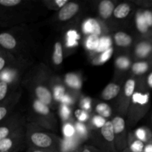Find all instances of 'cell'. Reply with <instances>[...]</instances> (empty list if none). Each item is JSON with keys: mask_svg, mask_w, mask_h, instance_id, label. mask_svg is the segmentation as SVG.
<instances>
[{"mask_svg": "<svg viewBox=\"0 0 152 152\" xmlns=\"http://www.w3.org/2000/svg\"><path fill=\"white\" fill-rule=\"evenodd\" d=\"M53 74V71L43 62L35 63L25 74L22 86L27 89L30 96L56 111L59 105L55 101L50 90V80Z\"/></svg>", "mask_w": 152, "mask_h": 152, "instance_id": "cell-1", "label": "cell"}, {"mask_svg": "<svg viewBox=\"0 0 152 152\" xmlns=\"http://www.w3.org/2000/svg\"><path fill=\"white\" fill-rule=\"evenodd\" d=\"M0 45L13 53L18 60L35 63L33 56L36 52V42L32 33L25 25L2 31L0 34Z\"/></svg>", "mask_w": 152, "mask_h": 152, "instance_id": "cell-2", "label": "cell"}, {"mask_svg": "<svg viewBox=\"0 0 152 152\" xmlns=\"http://www.w3.org/2000/svg\"><path fill=\"white\" fill-rule=\"evenodd\" d=\"M28 123H32L56 134L59 129V117L48 105L30 96L25 108Z\"/></svg>", "mask_w": 152, "mask_h": 152, "instance_id": "cell-3", "label": "cell"}, {"mask_svg": "<svg viewBox=\"0 0 152 152\" xmlns=\"http://www.w3.org/2000/svg\"><path fill=\"white\" fill-rule=\"evenodd\" d=\"M27 148H38L50 152H59L62 138L32 123L26 125Z\"/></svg>", "mask_w": 152, "mask_h": 152, "instance_id": "cell-4", "label": "cell"}, {"mask_svg": "<svg viewBox=\"0 0 152 152\" xmlns=\"http://www.w3.org/2000/svg\"><path fill=\"white\" fill-rule=\"evenodd\" d=\"M150 104L149 89L143 77H138L136 90L134 93L126 116L127 127L136 126L146 114Z\"/></svg>", "mask_w": 152, "mask_h": 152, "instance_id": "cell-5", "label": "cell"}, {"mask_svg": "<svg viewBox=\"0 0 152 152\" xmlns=\"http://www.w3.org/2000/svg\"><path fill=\"white\" fill-rule=\"evenodd\" d=\"M89 140L91 142V145L103 152H117L111 120H108L105 126L99 130L91 132Z\"/></svg>", "mask_w": 152, "mask_h": 152, "instance_id": "cell-6", "label": "cell"}, {"mask_svg": "<svg viewBox=\"0 0 152 152\" xmlns=\"http://www.w3.org/2000/svg\"><path fill=\"white\" fill-rule=\"evenodd\" d=\"M137 83L138 77L129 76V77L126 79L121 91L115 101V111L117 115L126 118L128 110L134 93L136 90Z\"/></svg>", "mask_w": 152, "mask_h": 152, "instance_id": "cell-7", "label": "cell"}, {"mask_svg": "<svg viewBox=\"0 0 152 152\" xmlns=\"http://www.w3.org/2000/svg\"><path fill=\"white\" fill-rule=\"evenodd\" d=\"M27 116L25 109H17L0 122V140L13 132L26 126Z\"/></svg>", "mask_w": 152, "mask_h": 152, "instance_id": "cell-8", "label": "cell"}, {"mask_svg": "<svg viewBox=\"0 0 152 152\" xmlns=\"http://www.w3.org/2000/svg\"><path fill=\"white\" fill-rule=\"evenodd\" d=\"M26 126L0 140V151L21 152L26 150Z\"/></svg>", "mask_w": 152, "mask_h": 152, "instance_id": "cell-9", "label": "cell"}, {"mask_svg": "<svg viewBox=\"0 0 152 152\" xmlns=\"http://www.w3.org/2000/svg\"><path fill=\"white\" fill-rule=\"evenodd\" d=\"M111 122L114 127L117 152H122L128 147L129 131L127 129L126 118L120 115H115L111 119Z\"/></svg>", "mask_w": 152, "mask_h": 152, "instance_id": "cell-10", "label": "cell"}, {"mask_svg": "<svg viewBox=\"0 0 152 152\" xmlns=\"http://www.w3.org/2000/svg\"><path fill=\"white\" fill-rule=\"evenodd\" d=\"M24 88L22 86L9 94L8 96L0 102V122L17 110V105L20 102Z\"/></svg>", "mask_w": 152, "mask_h": 152, "instance_id": "cell-11", "label": "cell"}, {"mask_svg": "<svg viewBox=\"0 0 152 152\" xmlns=\"http://www.w3.org/2000/svg\"><path fill=\"white\" fill-rule=\"evenodd\" d=\"M131 56L134 62L151 59L152 37H139L137 39Z\"/></svg>", "mask_w": 152, "mask_h": 152, "instance_id": "cell-12", "label": "cell"}, {"mask_svg": "<svg viewBox=\"0 0 152 152\" xmlns=\"http://www.w3.org/2000/svg\"><path fill=\"white\" fill-rule=\"evenodd\" d=\"M112 42L114 49L119 50L118 54H131L135 42L133 36L123 31H117L112 34Z\"/></svg>", "mask_w": 152, "mask_h": 152, "instance_id": "cell-13", "label": "cell"}, {"mask_svg": "<svg viewBox=\"0 0 152 152\" xmlns=\"http://www.w3.org/2000/svg\"><path fill=\"white\" fill-rule=\"evenodd\" d=\"M81 10V4L77 1H68L62 8H61L56 13L55 16V21L59 23H66L69 22L77 15Z\"/></svg>", "mask_w": 152, "mask_h": 152, "instance_id": "cell-14", "label": "cell"}, {"mask_svg": "<svg viewBox=\"0 0 152 152\" xmlns=\"http://www.w3.org/2000/svg\"><path fill=\"white\" fill-rule=\"evenodd\" d=\"M107 24L99 19H88L83 25V31L86 35H94L103 37L107 35L108 27Z\"/></svg>", "mask_w": 152, "mask_h": 152, "instance_id": "cell-15", "label": "cell"}, {"mask_svg": "<svg viewBox=\"0 0 152 152\" xmlns=\"http://www.w3.org/2000/svg\"><path fill=\"white\" fill-rule=\"evenodd\" d=\"M117 1L114 0H102L98 3V19L105 24L113 19V13L117 6Z\"/></svg>", "mask_w": 152, "mask_h": 152, "instance_id": "cell-16", "label": "cell"}, {"mask_svg": "<svg viewBox=\"0 0 152 152\" xmlns=\"http://www.w3.org/2000/svg\"><path fill=\"white\" fill-rule=\"evenodd\" d=\"M50 90L56 103L59 105L64 95L66 94L67 87L64 83L62 77L53 74L50 80Z\"/></svg>", "mask_w": 152, "mask_h": 152, "instance_id": "cell-17", "label": "cell"}, {"mask_svg": "<svg viewBox=\"0 0 152 152\" xmlns=\"http://www.w3.org/2000/svg\"><path fill=\"white\" fill-rule=\"evenodd\" d=\"M152 71V59L148 60L135 61L133 62L129 76L135 77H145Z\"/></svg>", "mask_w": 152, "mask_h": 152, "instance_id": "cell-18", "label": "cell"}, {"mask_svg": "<svg viewBox=\"0 0 152 152\" xmlns=\"http://www.w3.org/2000/svg\"><path fill=\"white\" fill-rule=\"evenodd\" d=\"M64 83L68 90L81 92L83 86V77L79 72H70L62 77Z\"/></svg>", "mask_w": 152, "mask_h": 152, "instance_id": "cell-19", "label": "cell"}, {"mask_svg": "<svg viewBox=\"0 0 152 152\" xmlns=\"http://www.w3.org/2000/svg\"><path fill=\"white\" fill-rule=\"evenodd\" d=\"M137 7L132 1L130 2H120L117 4L113 13L114 19L118 21H123L131 16Z\"/></svg>", "mask_w": 152, "mask_h": 152, "instance_id": "cell-20", "label": "cell"}, {"mask_svg": "<svg viewBox=\"0 0 152 152\" xmlns=\"http://www.w3.org/2000/svg\"><path fill=\"white\" fill-rule=\"evenodd\" d=\"M133 62L131 54H126V53L117 54L114 62L115 72L117 73L119 75L124 74L125 73H128L129 74Z\"/></svg>", "mask_w": 152, "mask_h": 152, "instance_id": "cell-21", "label": "cell"}, {"mask_svg": "<svg viewBox=\"0 0 152 152\" xmlns=\"http://www.w3.org/2000/svg\"><path fill=\"white\" fill-rule=\"evenodd\" d=\"M123 83L111 82L108 83L101 92V99L104 101H110L117 99L121 91Z\"/></svg>", "mask_w": 152, "mask_h": 152, "instance_id": "cell-22", "label": "cell"}, {"mask_svg": "<svg viewBox=\"0 0 152 152\" xmlns=\"http://www.w3.org/2000/svg\"><path fill=\"white\" fill-rule=\"evenodd\" d=\"M18 61L13 53L1 48H0V72L16 65Z\"/></svg>", "mask_w": 152, "mask_h": 152, "instance_id": "cell-23", "label": "cell"}, {"mask_svg": "<svg viewBox=\"0 0 152 152\" xmlns=\"http://www.w3.org/2000/svg\"><path fill=\"white\" fill-rule=\"evenodd\" d=\"M64 59L63 45L60 39L55 42L53 46V51L51 55V61L53 65L56 68L62 66Z\"/></svg>", "mask_w": 152, "mask_h": 152, "instance_id": "cell-24", "label": "cell"}, {"mask_svg": "<svg viewBox=\"0 0 152 152\" xmlns=\"http://www.w3.org/2000/svg\"><path fill=\"white\" fill-rule=\"evenodd\" d=\"M94 114H98L104 118L109 120V119H112V116L114 114L112 108L109 104L105 102H95L94 101Z\"/></svg>", "mask_w": 152, "mask_h": 152, "instance_id": "cell-25", "label": "cell"}, {"mask_svg": "<svg viewBox=\"0 0 152 152\" xmlns=\"http://www.w3.org/2000/svg\"><path fill=\"white\" fill-rule=\"evenodd\" d=\"M57 116L62 123L66 122H71L75 120L74 112L73 111V107L64 103L59 104L57 108Z\"/></svg>", "mask_w": 152, "mask_h": 152, "instance_id": "cell-26", "label": "cell"}, {"mask_svg": "<svg viewBox=\"0 0 152 152\" xmlns=\"http://www.w3.org/2000/svg\"><path fill=\"white\" fill-rule=\"evenodd\" d=\"M75 129H76V137L83 142L86 143L89 140L90 138L91 131L86 123H81L75 120Z\"/></svg>", "mask_w": 152, "mask_h": 152, "instance_id": "cell-27", "label": "cell"}, {"mask_svg": "<svg viewBox=\"0 0 152 152\" xmlns=\"http://www.w3.org/2000/svg\"><path fill=\"white\" fill-rule=\"evenodd\" d=\"M101 42V37L94 34L86 35L83 41V45L88 52H94L99 49Z\"/></svg>", "mask_w": 152, "mask_h": 152, "instance_id": "cell-28", "label": "cell"}, {"mask_svg": "<svg viewBox=\"0 0 152 152\" xmlns=\"http://www.w3.org/2000/svg\"><path fill=\"white\" fill-rule=\"evenodd\" d=\"M134 22L137 31L140 33L141 34H142V37H147L146 34L149 31L150 28L148 26L146 22H145L142 11H140V10L136 11L134 16Z\"/></svg>", "mask_w": 152, "mask_h": 152, "instance_id": "cell-29", "label": "cell"}, {"mask_svg": "<svg viewBox=\"0 0 152 152\" xmlns=\"http://www.w3.org/2000/svg\"><path fill=\"white\" fill-rule=\"evenodd\" d=\"M145 143L135 137L133 132L129 131L127 148L132 152H144Z\"/></svg>", "mask_w": 152, "mask_h": 152, "instance_id": "cell-30", "label": "cell"}, {"mask_svg": "<svg viewBox=\"0 0 152 152\" xmlns=\"http://www.w3.org/2000/svg\"><path fill=\"white\" fill-rule=\"evenodd\" d=\"M114 50L115 49H114V46H111V48L104 51L99 52L97 54L93 55L91 59L92 64L94 65H100L105 63L112 56Z\"/></svg>", "mask_w": 152, "mask_h": 152, "instance_id": "cell-31", "label": "cell"}, {"mask_svg": "<svg viewBox=\"0 0 152 152\" xmlns=\"http://www.w3.org/2000/svg\"><path fill=\"white\" fill-rule=\"evenodd\" d=\"M108 120H107V119L93 113L87 125L91 132H92V131L99 130L101 128L103 127L105 123L108 122Z\"/></svg>", "mask_w": 152, "mask_h": 152, "instance_id": "cell-32", "label": "cell"}, {"mask_svg": "<svg viewBox=\"0 0 152 152\" xmlns=\"http://www.w3.org/2000/svg\"><path fill=\"white\" fill-rule=\"evenodd\" d=\"M132 132H133L135 137L140 140L143 142L144 143H147L152 140V132L145 126L138 127L137 129L132 131Z\"/></svg>", "mask_w": 152, "mask_h": 152, "instance_id": "cell-33", "label": "cell"}, {"mask_svg": "<svg viewBox=\"0 0 152 152\" xmlns=\"http://www.w3.org/2000/svg\"><path fill=\"white\" fill-rule=\"evenodd\" d=\"M68 1V0H43L41 1V2L43 7L46 9L56 11L57 13Z\"/></svg>", "mask_w": 152, "mask_h": 152, "instance_id": "cell-34", "label": "cell"}, {"mask_svg": "<svg viewBox=\"0 0 152 152\" xmlns=\"http://www.w3.org/2000/svg\"><path fill=\"white\" fill-rule=\"evenodd\" d=\"M62 132L64 138H71L75 136V120L62 123Z\"/></svg>", "mask_w": 152, "mask_h": 152, "instance_id": "cell-35", "label": "cell"}, {"mask_svg": "<svg viewBox=\"0 0 152 152\" xmlns=\"http://www.w3.org/2000/svg\"><path fill=\"white\" fill-rule=\"evenodd\" d=\"M94 100H93L91 98L84 96L83 94L81 96V97H80L78 105L80 106V108L84 110V111H88V112L91 113V114H93L92 111H94Z\"/></svg>", "mask_w": 152, "mask_h": 152, "instance_id": "cell-36", "label": "cell"}, {"mask_svg": "<svg viewBox=\"0 0 152 152\" xmlns=\"http://www.w3.org/2000/svg\"><path fill=\"white\" fill-rule=\"evenodd\" d=\"M91 115L92 114L86 111H84V110L81 109V108H78V109H77L74 111V118H75V120L81 122V123H86V124L90 120Z\"/></svg>", "mask_w": 152, "mask_h": 152, "instance_id": "cell-37", "label": "cell"}, {"mask_svg": "<svg viewBox=\"0 0 152 152\" xmlns=\"http://www.w3.org/2000/svg\"><path fill=\"white\" fill-rule=\"evenodd\" d=\"M10 93V85L7 81L0 80V102H2Z\"/></svg>", "mask_w": 152, "mask_h": 152, "instance_id": "cell-38", "label": "cell"}, {"mask_svg": "<svg viewBox=\"0 0 152 152\" xmlns=\"http://www.w3.org/2000/svg\"><path fill=\"white\" fill-rule=\"evenodd\" d=\"M80 152H103L99 149L96 147L94 146V145H91V144L85 143L80 147Z\"/></svg>", "mask_w": 152, "mask_h": 152, "instance_id": "cell-39", "label": "cell"}, {"mask_svg": "<svg viewBox=\"0 0 152 152\" xmlns=\"http://www.w3.org/2000/svg\"><path fill=\"white\" fill-rule=\"evenodd\" d=\"M22 0H0V5L4 7H11L19 4Z\"/></svg>", "mask_w": 152, "mask_h": 152, "instance_id": "cell-40", "label": "cell"}, {"mask_svg": "<svg viewBox=\"0 0 152 152\" xmlns=\"http://www.w3.org/2000/svg\"><path fill=\"white\" fill-rule=\"evenodd\" d=\"M142 13H143L144 18H145L147 25H148V26L149 27V28H151L152 27V12L148 10H142Z\"/></svg>", "mask_w": 152, "mask_h": 152, "instance_id": "cell-41", "label": "cell"}, {"mask_svg": "<svg viewBox=\"0 0 152 152\" xmlns=\"http://www.w3.org/2000/svg\"><path fill=\"white\" fill-rule=\"evenodd\" d=\"M144 80L147 88L149 90H152V71H150L145 77H144Z\"/></svg>", "mask_w": 152, "mask_h": 152, "instance_id": "cell-42", "label": "cell"}, {"mask_svg": "<svg viewBox=\"0 0 152 152\" xmlns=\"http://www.w3.org/2000/svg\"><path fill=\"white\" fill-rule=\"evenodd\" d=\"M144 152H152V140L147 143H145Z\"/></svg>", "mask_w": 152, "mask_h": 152, "instance_id": "cell-43", "label": "cell"}, {"mask_svg": "<svg viewBox=\"0 0 152 152\" xmlns=\"http://www.w3.org/2000/svg\"><path fill=\"white\" fill-rule=\"evenodd\" d=\"M25 151H26V152H50L48 151H45V150H42V149H38V148H31V147H28Z\"/></svg>", "mask_w": 152, "mask_h": 152, "instance_id": "cell-44", "label": "cell"}, {"mask_svg": "<svg viewBox=\"0 0 152 152\" xmlns=\"http://www.w3.org/2000/svg\"><path fill=\"white\" fill-rule=\"evenodd\" d=\"M122 152H132V151H131L129 149V148H126V149L124 150V151H122Z\"/></svg>", "mask_w": 152, "mask_h": 152, "instance_id": "cell-45", "label": "cell"}, {"mask_svg": "<svg viewBox=\"0 0 152 152\" xmlns=\"http://www.w3.org/2000/svg\"><path fill=\"white\" fill-rule=\"evenodd\" d=\"M75 152H80V149L77 150V151H75Z\"/></svg>", "mask_w": 152, "mask_h": 152, "instance_id": "cell-46", "label": "cell"}, {"mask_svg": "<svg viewBox=\"0 0 152 152\" xmlns=\"http://www.w3.org/2000/svg\"><path fill=\"white\" fill-rule=\"evenodd\" d=\"M0 152H9V151H0Z\"/></svg>", "mask_w": 152, "mask_h": 152, "instance_id": "cell-47", "label": "cell"}, {"mask_svg": "<svg viewBox=\"0 0 152 152\" xmlns=\"http://www.w3.org/2000/svg\"><path fill=\"white\" fill-rule=\"evenodd\" d=\"M151 121H152V115H151Z\"/></svg>", "mask_w": 152, "mask_h": 152, "instance_id": "cell-48", "label": "cell"}]
</instances>
